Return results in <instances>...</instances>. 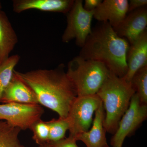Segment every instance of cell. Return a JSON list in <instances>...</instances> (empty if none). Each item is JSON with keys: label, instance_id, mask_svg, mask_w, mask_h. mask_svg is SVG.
<instances>
[{"label": "cell", "instance_id": "6da1fadb", "mask_svg": "<svg viewBox=\"0 0 147 147\" xmlns=\"http://www.w3.org/2000/svg\"><path fill=\"white\" fill-rule=\"evenodd\" d=\"M64 69L61 64L54 69L14 72L32 90L39 105L54 111L59 117L66 118L78 95Z\"/></svg>", "mask_w": 147, "mask_h": 147}, {"label": "cell", "instance_id": "30bf717a", "mask_svg": "<svg viewBox=\"0 0 147 147\" xmlns=\"http://www.w3.org/2000/svg\"><path fill=\"white\" fill-rule=\"evenodd\" d=\"M127 70L122 77L131 84V79L138 70L147 66V32L146 30L132 44L129 45L126 56Z\"/></svg>", "mask_w": 147, "mask_h": 147}, {"label": "cell", "instance_id": "484cf974", "mask_svg": "<svg viewBox=\"0 0 147 147\" xmlns=\"http://www.w3.org/2000/svg\"><path fill=\"white\" fill-rule=\"evenodd\" d=\"M110 147L109 146H108V145H106V146H105V147Z\"/></svg>", "mask_w": 147, "mask_h": 147}, {"label": "cell", "instance_id": "9c48e42d", "mask_svg": "<svg viewBox=\"0 0 147 147\" xmlns=\"http://www.w3.org/2000/svg\"><path fill=\"white\" fill-rule=\"evenodd\" d=\"M147 7L127 13L117 26L113 28L119 36L125 38L132 44L146 30Z\"/></svg>", "mask_w": 147, "mask_h": 147}, {"label": "cell", "instance_id": "5bb4252c", "mask_svg": "<svg viewBox=\"0 0 147 147\" xmlns=\"http://www.w3.org/2000/svg\"><path fill=\"white\" fill-rule=\"evenodd\" d=\"M105 111L102 102L95 113L91 128L74 137L76 141L84 142L87 147H104L108 145L103 121Z\"/></svg>", "mask_w": 147, "mask_h": 147}, {"label": "cell", "instance_id": "52a82bcc", "mask_svg": "<svg viewBox=\"0 0 147 147\" xmlns=\"http://www.w3.org/2000/svg\"><path fill=\"white\" fill-rule=\"evenodd\" d=\"M147 118V104L142 103L139 95L135 92L111 139V146L113 147H122L125 138L132 135Z\"/></svg>", "mask_w": 147, "mask_h": 147}, {"label": "cell", "instance_id": "e0dca14e", "mask_svg": "<svg viewBox=\"0 0 147 147\" xmlns=\"http://www.w3.org/2000/svg\"><path fill=\"white\" fill-rule=\"evenodd\" d=\"M21 59L16 54L9 56L5 61L0 63V102L3 93L13 77L15 67Z\"/></svg>", "mask_w": 147, "mask_h": 147}, {"label": "cell", "instance_id": "8fae6325", "mask_svg": "<svg viewBox=\"0 0 147 147\" xmlns=\"http://www.w3.org/2000/svg\"><path fill=\"white\" fill-rule=\"evenodd\" d=\"M127 0H104L94 11L93 18L108 22L113 28L120 24L128 13Z\"/></svg>", "mask_w": 147, "mask_h": 147}, {"label": "cell", "instance_id": "ac0fdd59", "mask_svg": "<svg viewBox=\"0 0 147 147\" xmlns=\"http://www.w3.org/2000/svg\"><path fill=\"white\" fill-rule=\"evenodd\" d=\"M131 86L142 103L147 104V66L139 69L131 79Z\"/></svg>", "mask_w": 147, "mask_h": 147}, {"label": "cell", "instance_id": "7a4b0ae2", "mask_svg": "<svg viewBox=\"0 0 147 147\" xmlns=\"http://www.w3.org/2000/svg\"><path fill=\"white\" fill-rule=\"evenodd\" d=\"M129 44L119 36L108 22L92 30L79 56L105 64L111 73L122 78L127 70L126 56Z\"/></svg>", "mask_w": 147, "mask_h": 147}, {"label": "cell", "instance_id": "ba28073f", "mask_svg": "<svg viewBox=\"0 0 147 147\" xmlns=\"http://www.w3.org/2000/svg\"><path fill=\"white\" fill-rule=\"evenodd\" d=\"M44 110L39 104L9 102L0 104V120L22 130L30 129L41 119Z\"/></svg>", "mask_w": 147, "mask_h": 147}, {"label": "cell", "instance_id": "d6986e66", "mask_svg": "<svg viewBox=\"0 0 147 147\" xmlns=\"http://www.w3.org/2000/svg\"><path fill=\"white\" fill-rule=\"evenodd\" d=\"M47 122L50 129L49 143L58 142L65 138L66 132L69 128L67 118L53 119Z\"/></svg>", "mask_w": 147, "mask_h": 147}, {"label": "cell", "instance_id": "4fadbf2b", "mask_svg": "<svg viewBox=\"0 0 147 147\" xmlns=\"http://www.w3.org/2000/svg\"><path fill=\"white\" fill-rule=\"evenodd\" d=\"M1 102L38 104L32 90L15 73L3 93Z\"/></svg>", "mask_w": 147, "mask_h": 147}, {"label": "cell", "instance_id": "9a60e30c", "mask_svg": "<svg viewBox=\"0 0 147 147\" xmlns=\"http://www.w3.org/2000/svg\"><path fill=\"white\" fill-rule=\"evenodd\" d=\"M18 42L16 32L5 12L0 10V63L9 57Z\"/></svg>", "mask_w": 147, "mask_h": 147}, {"label": "cell", "instance_id": "44dd1931", "mask_svg": "<svg viewBox=\"0 0 147 147\" xmlns=\"http://www.w3.org/2000/svg\"><path fill=\"white\" fill-rule=\"evenodd\" d=\"M77 142L73 137L69 136L60 141L49 143L52 147H79L76 144Z\"/></svg>", "mask_w": 147, "mask_h": 147}, {"label": "cell", "instance_id": "8992f818", "mask_svg": "<svg viewBox=\"0 0 147 147\" xmlns=\"http://www.w3.org/2000/svg\"><path fill=\"white\" fill-rule=\"evenodd\" d=\"M101 102L96 94L77 96L67 117L69 123V137L74 138L89 130L94 114Z\"/></svg>", "mask_w": 147, "mask_h": 147}, {"label": "cell", "instance_id": "277c9868", "mask_svg": "<svg viewBox=\"0 0 147 147\" xmlns=\"http://www.w3.org/2000/svg\"><path fill=\"white\" fill-rule=\"evenodd\" d=\"M66 72L78 96L96 94L111 73L102 63L79 56L69 62Z\"/></svg>", "mask_w": 147, "mask_h": 147}, {"label": "cell", "instance_id": "7402d4cb", "mask_svg": "<svg viewBox=\"0 0 147 147\" xmlns=\"http://www.w3.org/2000/svg\"><path fill=\"white\" fill-rule=\"evenodd\" d=\"M147 0H130L128 1V13L146 6Z\"/></svg>", "mask_w": 147, "mask_h": 147}, {"label": "cell", "instance_id": "603a6c76", "mask_svg": "<svg viewBox=\"0 0 147 147\" xmlns=\"http://www.w3.org/2000/svg\"><path fill=\"white\" fill-rule=\"evenodd\" d=\"M102 1V0H86L83 6L88 11H94L100 5Z\"/></svg>", "mask_w": 147, "mask_h": 147}, {"label": "cell", "instance_id": "cb8c5ba5", "mask_svg": "<svg viewBox=\"0 0 147 147\" xmlns=\"http://www.w3.org/2000/svg\"><path fill=\"white\" fill-rule=\"evenodd\" d=\"M39 147H52L49 143L44 144L39 146Z\"/></svg>", "mask_w": 147, "mask_h": 147}, {"label": "cell", "instance_id": "5b68a950", "mask_svg": "<svg viewBox=\"0 0 147 147\" xmlns=\"http://www.w3.org/2000/svg\"><path fill=\"white\" fill-rule=\"evenodd\" d=\"M82 0H75L67 13V26L62 36V40L68 43L74 39L76 45L82 47L92 31V22L94 11L84 8Z\"/></svg>", "mask_w": 147, "mask_h": 147}, {"label": "cell", "instance_id": "3957f363", "mask_svg": "<svg viewBox=\"0 0 147 147\" xmlns=\"http://www.w3.org/2000/svg\"><path fill=\"white\" fill-rule=\"evenodd\" d=\"M135 93L131 84L112 73L98 90L96 94L105 111L103 126L107 132L115 133Z\"/></svg>", "mask_w": 147, "mask_h": 147}, {"label": "cell", "instance_id": "d4e9b609", "mask_svg": "<svg viewBox=\"0 0 147 147\" xmlns=\"http://www.w3.org/2000/svg\"><path fill=\"white\" fill-rule=\"evenodd\" d=\"M1 8H2L1 3V1H0V10H1Z\"/></svg>", "mask_w": 147, "mask_h": 147}, {"label": "cell", "instance_id": "2e32d148", "mask_svg": "<svg viewBox=\"0 0 147 147\" xmlns=\"http://www.w3.org/2000/svg\"><path fill=\"white\" fill-rule=\"evenodd\" d=\"M21 131L7 122L0 120V147H25L19 139Z\"/></svg>", "mask_w": 147, "mask_h": 147}, {"label": "cell", "instance_id": "7c38bea8", "mask_svg": "<svg viewBox=\"0 0 147 147\" xmlns=\"http://www.w3.org/2000/svg\"><path fill=\"white\" fill-rule=\"evenodd\" d=\"M73 0H13V12L21 13L36 9L45 12L67 13L73 5Z\"/></svg>", "mask_w": 147, "mask_h": 147}, {"label": "cell", "instance_id": "ffe728a7", "mask_svg": "<svg viewBox=\"0 0 147 147\" xmlns=\"http://www.w3.org/2000/svg\"><path fill=\"white\" fill-rule=\"evenodd\" d=\"M30 129L32 131V139L37 144L49 143L50 129L47 121L40 119L34 123Z\"/></svg>", "mask_w": 147, "mask_h": 147}]
</instances>
